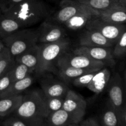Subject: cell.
Segmentation results:
<instances>
[{
    "instance_id": "1",
    "label": "cell",
    "mask_w": 126,
    "mask_h": 126,
    "mask_svg": "<svg viewBox=\"0 0 126 126\" xmlns=\"http://www.w3.org/2000/svg\"><path fill=\"white\" fill-rule=\"evenodd\" d=\"M4 14L23 28L45 20L52 14V11L43 0H23L4 12Z\"/></svg>"
},
{
    "instance_id": "2",
    "label": "cell",
    "mask_w": 126,
    "mask_h": 126,
    "mask_svg": "<svg viewBox=\"0 0 126 126\" xmlns=\"http://www.w3.org/2000/svg\"><path fill=\"white\" fill-rule=\"evenodd\" d=\"M39 49L38 65L36 70V78L45 72L55 73V63L57 59L68 51L70 41L68 38L50 43H38Z\"/></svg>"
},
{
    "instance_id": "3",
    "label": "cell",
    "mask_w": 126,
    "mask_h": 126,
    "mask_svg": "<svg viewBox=\"0 0 126 126\" xmlns=\"http://www.w3.org/2000/svg\"><path fill=\"white\" fill-rule=\"evenodd\" d=\"M12 114L28 122L46 118L44 95L41 90H31L23 95L22 103Z\"/></svg>"
},
{
    "instance_id": "4",
    "label": "cell",
    "mask_w": 126,
    "mask_h": 126,
    "mask_svg": "<svg viewBox=\"0 0 126 126\" xmlns=\"http://www.w3.org/2000/svg\"><path fill=\"white\" fill-rule=\"evenodd\" d=\"M38 29H19L2 38L12 59L38 44Z\"/></svg>"
},
{
    "instance_id": "5",
    "label": "cell",
    "mask_w": 126,
    "mask_h": 126,
    "mask_svg": "<svg viewBox=\"0 0 126 126\" xmlns=\"http://www.w3.org/2000/svg\"><path fill=\"white\" fill-rule=\"evenodd\" d=\"M62 109L70 115L73 123L79 124L86 114L87 102L79 94L69 89L64 98Z\"/></svg>"
},
{
    "instance_id": "6",
    "label": "cell",
    "mask_w": 126,
    "mask_h": 126,
    "mask_svg": "<svg viewBox=\"0 0 126 126\" xmlns=\"http://www.w3.org/2000/svg\"><path fill=\"white\" fill-rule=\"evenodd\" d=\"M85 28L98 32L114 44L126 31L125 25L113 24L106 22L97 16L93 17L89 21Z\"/></svg>"
},
{
    "instance_id": "7",
    "label": "cell",
    "mask_w": 126,
    "mask_h": 126,
    "mask_svg": "<svg viewBox=\"0 0 126 126\" xmlns=\"http://www.w3.org/2000/svg\"><path fill=\"white\" fill-rule=\"evenodd\" d=\"M56 66H68L91 70H100L105 66H107L102 62L95 60L84 55L75 54L69 51L63 54L57 59L55 63Z\"/></svg>"
},
{
    "instance_id": "8",
    "label": "cell",
    "mask_w": 126,
    "mask_h": 126,
    "mask_svg": "<svg viewBox=\"0 0 126 126\" xmlns=\"http://www.w3.org/2000/svg\"><path fill=\"white\" fill-rule=\"evenodd\" d=\"M41 91L46 97H63L66 95L69 87L67 84L54 76L51 72H45L38 76Z\"/></svg>"
},
{
    "instance_id": "9",
    "label": "cell",
    "mask_w": 126,
    "mask_h": 126,
    "mask_svg": "<svg viewBox=\"0 0 126 126\" xmlns=\"http://www.w3.org/2000/svg\"><path fill=\"white\" fill-rule=\"evenodd\" d=\"M89 9L88 6L76 0H62L59 9L47 19L63 25L66 21L81 11Z\"/></svg>"
},
{
    "instance_id": "10",
    "label": "cell",
    "mask_w": 126,
    "mask_h": 126,
    "mask_svg": "<svg viewBox=\"0 0 126 126\" xmlns=\"http://www.w3.org/2000/svg\"><path fill=\"white\" fill-rule=\"evenodd\" d=\"M38 43H50L67 38L66 31L62 25L46 19L38 28Z\"/></svg>"
},
{
    "instance_id": "11",
    "label": "cell",
    "mask_w": 126,
    "mask_h": 126,
    "mask_svg": "<svg viewBox=\"0 0 126 126\" xmlns=\"http://www.w3.org/2000/svg\"><path fill=\"white\" fill-rule=\"evenodd\" d=\"M108 89V103L116 111H119L126 105L124 103V84L118 73L111 76L107 86Z\"/></svg>"
},
{
    "instance_id": "12",
    "label": "cell",
    "mask_w": 126,
    "mask_h": 126,
    "mask_svg": "<svg viewBox=\"0 0 126 126\" xmlns=\"http://www.w3.org/2000/svg\"><path fill=\"white\" fill-rule=\"evenodd\" d=\"M113 47H90L80 46L73 51L78 55H84L95 60L102 62L107 66H113L115 64V60L112 54Z\"/></svg>"
},
{
    "instance_id": "13",
    "label": "cell",
    "mask_w": 126,
    "mask_h": 126,
    "mask_svg": "<svg viewBox=\"0 0 126 126\" xmlns=\"http://www.w3.org/2000/svg\"><path fill=\"white\" fill-rule=\"evenodd\" d=\"M79 44L84 46L104 47H113L114 44L98 32L86 28L80 35Z\"/></svg>"
},
{
    "instance_id": "14",
    "label": "cell",
    "mask_w": 126,
    "mask_h": 126,
    "mask_svg": "<svg viewBox=\"0 0 126 126\" xmlns=\"http://www.w3.org/2000/svg\"><path fill=\"white\" fill-rule=\"evenodd\" d=\"M98 11L88 9L81 11L66 21L63 25L70 30L78 31L85 28L89 21L94 16H97Z\"/></svg>"
},
{
    "instance_id": "15",
    "label": "cell",
    "mask_w": 126,
    "mask_h": 126,
    "mask_svg": "<svg viewBox=\"0 0 126 126\" xmlns=\"http://www.w3.org/2000/svg\"><path fill=\"white\" fill-rule=\"evenodd\" d=\"M96 16L103 21L108 23L125 25L126 7L121 5H117L105 11L98 12V14Z\"/></svg>"
},
{
    "instance_id": "16",
    "label": "cell",
    "mask_w": 126,
    "mask_h": 126,
    "mask_svg": "<svg viewBox=\"0 0 126 126\" xmlns=\"http://www.w3.org/2000/svg\"><path fill=\"white\" fill-rule=\"evenodd\" d=\"M110 77V71L107 66H105L96 72L95 76L86 87L94 93L99 94L105 89Z\"/></svg>"
},
{
    "instance_id": "17",
    "label": "cell",
    "mask_w": 126,
    "mask_h": 126,
    "mask_svg": "<svg viewBox=\"0 0 126 126\" xmlns=\"http://www.w3.org/2000/svg\"><path fill=\"white\" fill-rule=\"evenodd\" d=\"M35 77V74L33 73L22 79L12 82L4 92L0 94V98L21 94L34 83Z\"/></svg>"
},
{
    "instance_id": "18",
    "label": "cell",
    "mask_w": 126,
    "mask_h": 126,
    "mask_svg": "<svg viewBox=\"0 0 126 126\" xmlns=\"http://www.w3.org/2000/svg\"><path fill=\"white\" fill-rule=\"evenodd\" d=\"M39 49L38 44L17 55L14 59L15 62L20 63L29 68L33 73H35L38 65Z\"/></svg>"
},
{
    "instance_id": "19",
    "label": "cell",
    "mask_w": 126,
    "mask_h": 126,
    "mask_svg": "<svg viewBox=\"0 0 126 126\" xmlns=\"http://www.w3.org/2000/svg\"><path fill=\"white\" fill-rule=\"evenodd\" d=\"M55 73L61 80L66 84L70 83L75 79L84 74L99 70L78 68L68 66H56Z\"/></svg>"
},
{
    "instance_id": "20",
    "label": "cell",
    "mask_w": 126,
    "mask_h": 126,
    "mask_svg": "<svg viewBox=\"0 0 126 126\" xmlns=\"http://www.w3.org/2000/svg\"><path fill=\"white\" fill-rule=\"evenodd\" d=\"M22 100V94L0 98V118L13 114L21 104Z\"/></svg>"
},
{
    "instance_id": "21",
    "label": "cell",
    "mask_w": 126,
    "mask_h": 126,
    "mask_svg": "<svg viewBox=\"0 0 126 126\" xmlns=\"http://www.w3.org/2000/svg\"><path fill=\"white\" fill-rule=\"evenodd\" d=\"M46 121L48 126H68L73 123L70 115L62 108L48 114Z\"/></svg>"
},
{
    "instance_id": "22",
    "label": "cell",
    "mask_w": 126,
    "mask_h": 126,
    "mask_svg": "<svg viewBox=\"0 0 126 126\" xmlns=\"http://www.w3.org/2000/svg\"><path fill=\"white\" fill-rule=\"evenodd\" d=\"M19 24L0 10V38H4L20 29Z\"/></svg>"
},
{
    "instance_id": "23",
    "label": "cell",
    "mask_w": 126,
    "mask_h": 126,
    "mask_svg": "<svg viewBox=\"0 0 126 126\" xmlns=\"http://www.w3.org/2000/svg\"><path fill=\"white\" fill-rule=\"evenodd\" d=\"M86 6H88L89 8L100 11H105L112 7L121 5L119 0H76Z\"/></svg>"
},
{
    "instance_id": "24",
    "label": "cell",
    "mask_w": 126,
    "mask_h": 126,
    "mask_svg": "<svg viewBox=\"0 0 126 126\" xmlns=\"http://www.w3.org/2000/svg\"><path fill=\"white\" fill-rule=\"evenodd\" d=\"M100 124L101 126H119L118 112L108 103L101 115Z\"/></svg>"
},
{
    "instance_id": "25",
    "label": "cell",
    "mask_w": 126,
    "mask_h": 126,
    "mask_svg": "<svg viewBox=\"0 0 126 126\" xmlns=\"http://www.w3.org/2000/svg\"><path fill=\"white\" fill-rule=\"evenodd\" d=\"M9 73L13 82L18 80L22 79L34 73L25 65L14 61L10 68Z\"/></svg>"
},
{
    "instance_id": "26",
    "label": "cell",
    "mask_w": 126,
    "mask_h": 126,
    "mask_svg": "<svg viewBox=\"0 0 126 126\" xmlns=\"http://www.w3.org/2000/svg\"><path fill=\"white\" fill-rule=\"evenodd\" d=\"M114 46L113 49H112L113 57L119 59H124L126 54V31L123 33Z\"/></svg>"
},
{
    "instance_id": "27",
    "label": "cell",
    "mask_w": 126,
    "mask_h": 126,
    "mask_svg": "<svg viewBox=\"0 0 126 126\" xmlns=\"http://www.w3.org/2000/svg\"><path fill=\"white\" fill-rule=\"evenodd\" d=\"M64 98L63 97H46L44 96L45 107L47 116L50 113L62 108Z\"/></svg>"
},
{
    "instance_id": "28",
    "label": "cell",
    "mask_w": 126,
    "mask_h": 126,
    "mask_svg": "<svg viewBox=\"0 0 126 126\" xmlns=\"http://www.w3.org/2000/svg\"><path fill=\"white\" fill-rule=\"evenodd\" d=\"M30 123L14 114L0 118V126H30Z\"/></svg>"
},
{
    "instance_id": "29",
    "label": "cell",
    "mask_w": 126,
    "mask_h": 126,
    "mask_svg": "<svg viewBox=\"0 0 126 126\" xmlns=\"http://www.w3.org/2000/svg\"><path fill=\"white\" fill-rule=\"evenodd\" d=\"M14 62V60L11 56L7 48L5 47L3 54L0 57V78L8 71Z\"/></svg>"
},
{
    "instance_id": "30",
    "label": "cell",
    "mask_w": 126,
    "mask_h": 126,
    "mask_svg": "<svg viewBox=\"0 0 126 126\" xmlns=\"http://www.w3.org/2000/svg\"><path fill=\"white\" fill-rule=\"evenodd\" d=\"M98 71V70H97ZM97 71H92V72L87 73L84 74L79 77L76 78L71 82V83L75 86L78 87H86L92 79L94 76L95 75Z\"/></svg>"
},
{
    "instance_id": "31",
    "label": "cell",
    "mask_w": 126,
    "mask_h": 126,
    "mask_svg": "<svg viewBox=\"0 0 126 126\" xmlns=\"http://www.w3.org/2000/svg\"><path fill=\"white\" fill-rule=\"evenodd\" d=\"M12 82V81L9 70L7 72H6L3 76L0 78V94L4 92Z\"/></svg>"
},
{
    "instance_id": "32",
    "label": "cell",
    "mask_w": 126,
    "mask_h": 126,
    "mask_svg": "<svg viewBox=\"0 0 126 126\" xmlns=\"http://www.w3.org/2000/svg\"><path fill=\"white\" fill-rule=\"evenodd\" d=\"M22 1L23 0H0V10L4 13Z\"/></svg>"
},
{
    "instance_id": "33",
    "label": "cell",
    "mask_w": 126,
    "mask_h": 126,
    "mask_svg": "<svg viewBox=\"0 0 126 126\" xmlns=\"http://www.w3.org/2000/svg\"><path fill=\"white\" fill-rule=\"evenodd\" d=\"M80 126H101L99 121L95 118H89L86 119H82L79 123Z\"/></svg>"
},
{
    "instance_id": "34",
    "label": "cell",
    "mask_w": 126,
    "mask_h": 126,
    "mask_svg": "<svg viewBox=\"0 0 126 126\" xmlns=\"http://www.w3.org/2000/svg\"><path fill=\"white\" fill-rule=\"evenodd\" d=\"M119 116V126H126V107H123L118 112Z\"/></svg>"
},
{
    "instance_id": "35",
    "label": "cell",
    "mask_w": 126,
    "mask_h": 126,
    "mask_svg": "<svg viewBox=\"0 0 126 126\" xmlns=\"http://www.w3.org/2000/svg\"><path fill=\"white\" fill-rule=\"evenodd\" d=\"M30 126H48V125L46 121V118H41L32 121Z\"/></svg>"
},
{
    "instance_id": "36",
    "label": "cell",
    "mask_w": 126,
    "mask_h": 126,
    "mask_svg": "<svg viewBox=\"0 0 126 126\" xmlns=\"http://www.w3.org/2000/svg\"><path fill=\"white\" fill-rule=\"evenodd\" d=\"M4 47H5V46H4V45L3 43H2V41L0 40V52H1L4 49Z\"/></svg>"
},
{
    "instance_id": "37",
    "label": "cell",
    "mask_w": 126,
    "mask_h": 126,
    "mask_svg": "<svg viewBox=\"0 0 126 126\" xmlns=\"http://www.w3.org/2000/svg\"><path fill=\"white\" fill-rule=\"evenodd\" d=\"M68 126H80L79 124H75V123H73V124H70V125H69Z\"/></svg>"
},
{
    "instance_id": "38",
    "label": "cell",
    "mask_w": 126,
    "mask_h": 126,
    "mask_svg": "<svg viewBox=\"0 0 126 126\" xmlns=\"http://www.w3.org/2000/svg\"><path fill=\"white\" fill-rule=\"evenodd\" d=\"M4 49H5V47H4ZM4 49L3 50H2V51H1V52H0V57H1L2 56V54H3V52H4Z\"/></svg>"
}]
</instances>
